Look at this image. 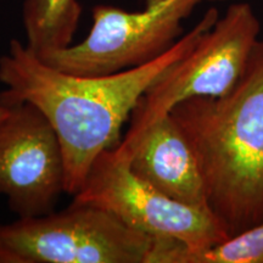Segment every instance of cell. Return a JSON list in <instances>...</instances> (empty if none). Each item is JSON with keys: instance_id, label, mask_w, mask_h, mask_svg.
Listing matches in <instances>:
<instances>
[{"instance_id": "obj_4", "label": "cell", "mask_w": 263, "mask_h": 263, "mask_svg": "<svg viewBox=\"0 0 263 263\" xmlns=\"http://www.w3.org/2000/svg\"><path fill=\"white\" fill-rule=\"evenodd\" d=\"M156 238L93 203L0 226V244L15 263H149Z\"/></svg>"}, {"instance_id": "obj_3", "label": "cell", "mask_w": 263, "mask_h": 263, "mask_svg": "<svg viewBox=\"0 0 263 263\" xmlns=\"http://www.w3.org/2000/svg\"><path fill=\"white\" fill-rule=\"evenodd\" d=\"M259 31L261 25L251 5H230L190 51L147 88L130 115L129 128L117 149L129 150L146 128L182 101L228 93L244 73Z\"/></svg>"}, {"instance_id": "obj_11", "label": "cell", "mask_w": 263, "mask_h": 263, "mask_svg": "<svg viewBox=\"0 0 263 263\" xmlns=\"http://www.w3.org/2000/svg\"><path fill=\"white\" fill-rule=\"evenodd\" d=\"M0 263H15L12 256L0 244Z\"/></svg>"}, {"instance_id": "obj_10", "label": "cell", "mask_w": 263, "mask_h": 263, "mask_svg": "<svg viewBox=\"0 0 263 263\" xmlns=\"http://www.w3.org/2000/svg\"><path fill=\"white\" fill-rule=\"evenodd\" d=\"M150 263H263V222L203 249L156 239Z\"/></svg>"}, {"instance_id": "obj_5", "label": "cell", "mask_w": 263, "mask_h": 263, "mask_svg": "<svg viewBox=\"0 0 263 263\" xmlns=\"http://www.w3.org/2000/svg\"><path fill=\"white\" fill-rule=\"evenodd\" d=\"M200 2L144 0L140 11L97 5L91 10L93 24L87 38L42 60L80 76L112 74L145 65L178 41L182 22Z\"/></svg>"}, {"instance_id": "obj_6", "label": "cell", "mask_w": 263, "mask_h": 263, "mask_svg": "<svg viewBox=\"0 0 263 263\" xmlns=\"http://www.w3.org/2000/svg\"><path fill=\"white\" fill-rule=\"evenodd\" d=\"M73 201L103 207L132 228L153 238L177 240L189 249L228 239L209 211L176 201L138 178L114 147L94 161Z\"/></svg>"}, {"instance_id": "obj_2", "label": "cell", "mask_w": 263, "mask_h": 263, "mask_svg": "<svg viewBox=\"0 0 263 263\" xmlns=\"http://www.w3.org/2000/svg\"><path fill=\"white\" fill-rule=\"evenodd\" d=\"M170 114L193 147L209 211L228 238L263 222V41L228 93L188 99Z\"/></svg>"}, {"instance_id": "obj_9", "label": "cell", "mask_w": 263, "mask_h": 263, "mask_svg": "<svg viewBox=\"0 0 263 263\" xmlns=\"http://www.w3.org/2000/svg\"><path fill=\"white\" fill-rule=\"evenodd\" d=\"M81 14L78 0H25L22 20L26 47L41 59L68 48Z\"/></svg>"}, {"instance_id": "obj_12", "label": "cell", "mask_w": 263, "mask_h": 263, "mask_svg": "<svg viewBox=\"0 0 263 263\" xmlns=\"http://www.w3.org/2000/svg\"><path fill=\"white\" fill-rule=\"evenodd\" d=\"M8 114H9V107L0 104V122H2V121L4 120L6 116H8Z\"/></svg>"}, {"instance_id": "obj_8", "label": "cell", "mask_w": 263, "mask_h": 263, "mask_svg": "<svg viewBox=\"0 0 263 263\" xmlns=\"http://www.w3.org/2000/svg\"><path fill=\"white\" fill-rule=\"evenodd\" d=\"M114 149L128 160L132 172L153 188L176 201L209 211L199 162L171 114L146 128L126 153Z\"/></svg>"}, {"instance_id": "obj_1", "label": "cell", "mask_w": 263, "mask_h": 263, "mask_svg": "<svg viewBox=\"0 0 263 263\" xmlns=\"http://www.w3.org/2000/svg\"><path fill=\"white\" fill-rule=\"evenodd\" d=\"M218 18V10L209 9L192 31L161 57L104 76L66 73L12 39L8 54L0 57V82L5 85L0 104L10 107L29 103L48 118L64 154L65 193L74 196L98 156L120 144L121 128L147 88L189 52Z\"/></svg>"}, {"instance_id": "obj_13", "label": "cell", "mask_w": 263, "mask_h": 263, "mask_svg": "<svg viewBox=\"0 0 263 263\" xmlns=\"http://www.w3.org/2000/svg\"><path fill=\"white\" fill-rule=\"evenodd\" d=\"M210 2H222V0H210Z\"/></svg>"}, {"instance_id": "obj_7", "label": "cell", "mask_w": 263, "mask_h": 263, "mask_svg": "<svg viewBox=\"0 0 263 263\" xmlns=\"http://www.w3.org/2000/svg\"><path fill=\"white\" fill-rule=\"evenodd\" d=\"M65 193V162L54 127L29 103L9 107L0 122V195L18 218L55 211Z\"/></svg>"}]
</instances>
